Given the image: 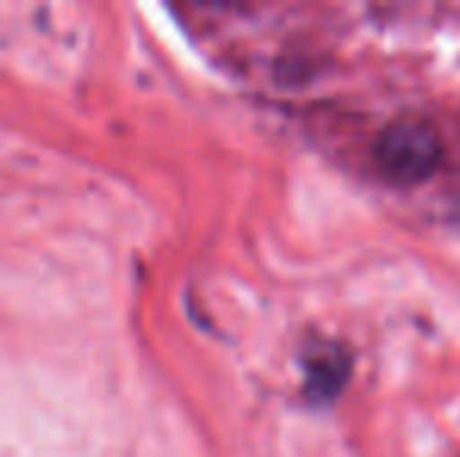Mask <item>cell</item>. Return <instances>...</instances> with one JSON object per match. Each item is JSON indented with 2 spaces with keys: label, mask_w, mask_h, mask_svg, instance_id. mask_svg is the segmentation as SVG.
<instances>
[{
  "label": "cell",
  "mask_w": 460,
  "mask_h": 457,
  "mask_svg": "<svg viewBox=\"0 0 460 457\" xmlns=\"http://www.w3.org/2000/svg\"><path fill=\"white\" fill-rule=\"evenodd\" d=\"M376 166L394 185L426 182L442 163V138L423 119H398L376 141Z\"/></svg>",
  "instance_id": "cell-1"
}]
</instances>
